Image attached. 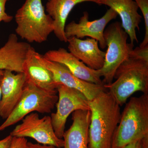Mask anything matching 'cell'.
<instances>
[{
	"label": "cell",
	"mask_w": 148,
	"mask_h": 148,
	"mask_svg": "<svg viewBox=\"0 0 148 148\" xmlns=\"http://www.w3.org/2000/svg\"><path fill=\"white\" fill-rule=\"evenodd\" d=\"M142 143L143 148H148V137L143 139Z\"/></svg>",
	"instance_id": "26"
},
{
	"label": "cell",
	"mask_w": 148,
	"mask_h": 148,
	"mask_svg": "<svg viewBox=\"0 0 148 148\" xmlns=\"http://www.w3.org/2000/svg\"><path fill=\"white\" fill-rule=\"evenodd\" d=\"M71 127L65 131L63 148H88L90 110H78L72 113Z\"/></svg>",
	"instance_id": "17"
},
{
	"label": "cell",
	"mask_w": 148,
	"mask_h": 148,
	"mask_svg": "<svg viewBox=\"0 0 148 148\" xmlns=\"http://www.w3.org/2000/svg\"><path fill=\"white\" fill-rule=\"evenodd\" d=\"M69 52L88 67L95 70L103 68L106 52L99 48L98 41L87 38L82 40L75 37L68 39Z\"/></svg>",
	"instance_id": "13"
},
{
	"label": "cell",
	"mask_w": 148,
	"mask_h": 148,
	"mask_svg": "<svg viewBox=\"0 0 148 148\" xmlns=\"http://www.w3.org/2000/svg\"><path fill=\"white\" fill-rule=\"evenodd\" d=\"M21 121L22 122L10 132L12 137L30 138L42 145L59 148L64 147V140L56 135L50 116H45L40 118L38 113L32 112Z\"/></svg>",
	"instance_id": "7"
},
{
	"label": "cell",
	"mask_w": 148,
	"mask_h": 148,
	"mask_svg": "<svg viewBox=\"0 0 148 148\" xmlns=\"http://www.w3.org/2000/svg\"><path fill=\"white\" fill-rule=\"evenodd\" d=\"M13 137L10 135L0 140V148H10Z\"/></svg>",
	"instance_id": "23"
},
{
	"label": "cell",
	"mask_w": 148,
	"mask_h": 148,
	"mask_svg": "<svg viewBox=\"0 0 148 148\" xmlns=\"http://www.w3.org/2000/svg\"><path fill=\"white\" fill-rule=\"evenodd\" d=\"M3 71H1V70H0V76H1V75L2 72ZM1 88H0V101H1Z\"/></svg>",
	"instance_id": "27"
},
{
	"label": "cell",
	"mask_w": 148,
	"mask_h": 148,
	"mask_svg": "<svg viewBox=\"0 0 148 148\" xmlns=\"http://www.w3.org/2000/svg\"><path fill=\"white\" fill-rule=\"evenodd\" d=\"M90 2L101 5L100 0H48L45 11L54 23L53 33L61 41L67 42L65 34L66 21L72 10L78 4Z\"/></svg>",
	"instance_id": "18"
},
{
	"label": "cell",
	"mask_w": 148,
	"mask_h": 148,
	"mask_svg": "<svg viewBox=\"0 0 148 148\" xmlns=\"http://www.w3.org/2000/svg\"><path fill=\"white\" fill-rule=\"evenodd\" d=\"M137 3L138 8H140L143 14L145 26V34L143 42L140 45V47H142L148 45V0H134Z\"/></svg>",
	"instance_id": "19"
},
{
	"label": "cell",
	"mask_w": 148,
	"mask_h": 148,
	"mask_svg": "<svg viewBox=\"0 0 148 148\" xmlns=\"http://www.w3.org/2000/svg\"><path fill=\"white\" fill-rule=\"evenodd\" d=\"M130 57H135L148 61V45L144 47L133 49L130 54Z\"/></svg>",
	"instance_id": "20"
},
{
	"label": "cell",
	"mask_w": 148,
	"mask_h": 148,
	"mask_svg": "<svg viewBox=\"0 0 148 148\" xmlns=\"http://www.w3.org/2000/svg\"><path fill=\"white\" fill-rule=\"evenodd\" d=\"M57 93V90H45L31 82L26 81L19 102L9 116L0 125V132L16 124L31 113H50L58 101Z\"/></svg>",
	"instance_id": "5"
},
{
	"label": "cell",
	"mask_w": 148,
	"mask_h": 148,
	"mask_svg": "<svg viewBox=\"0 0 148 148\" xmlns=\"http://www.w3.org/2000/svg\"><path fill=\"white\" fill-rule=\"evenodd\" d=\"M14 18L16 34L29 43L46 41L54 30L53 19L46 12L42 0H26Z\"/></svg>",
	"instance_id": "4"
},
{
	"label": "cell",
	"mask_w": 148,
	"mask_h": 148,
	"mask_svg": "<svg viewBox=\"0 0 148 148\" xmlns=\"http://www.w3.org/2000/svg\"><path fill=\"white\" fill-rule=\"evenodd\" d=\"M104 37L108 48L104 65L99 71L103 83L109 84L113 82L117 69L130 57L134 45L127 43L128 35L119 21L109 25L104 31Z\"/></svg>",
	"instance_id": "6"
},
{
	"label": "cell",
	"mask_w": 148,
	"mask_h": 148,
	"mask_svg": "<svg viewBox=\"0 0 148 148\" xmlns=\"http://www.w3.org/2000/svg\"><path fill=\"white\" fill-rule=\"evenodd\" d=\"M31 47L29 43L19 41L16 34H10L0 48V70L23 73V64Z\"/></svg>",
	"instance_id": "16"
},
{
	"label": "cell",
	"mask_w": 148,
	"mask_h": 148,
	"mask_svg": "<svg viewBox=\"0 0 148 148\" xmlns=\"http://www.w3.org/2000/svg\"><path fill=\"white\" fill-rule=\"evenodd\" d=\"M101 5L108 6L119 15L121 26L130 38V43H138L136 29L140 30L142 16L138 12V7L134 0H100Z\"/></svg>",
	"instance_id": "14"
},
{
	"label": "cell",
	"mask_w": 148,
	"mask_h": 148,
	"mask_svg": "<svg viewBox=\"0 0 148 148\" xmlns=\"http://www.w3.org/2000/svg\"><path fill=\"white\" fill-rule=\"evenodd\" d=\"M117 16L116 12L110 8L101 18L90 21L88 12H84L78 23L73 21L66 25L65 36L68 39L73 37L79 39L89 37L98 41L101 48L105 49L107 45L104 37V31L107 24Z\"/></svg>",
	"instance_id": "9"
},
{
	"label": "cell",
	"mask_w": 148,
	"mask_h": 148,
	"mask_svg": "<svg viewBox=\"0 0 148 148\" xmlns=\"http://www.w3.org/2000/svg\"><path fill=\"white\" fill-rule=\"evenodd\" d=\"M43 56L49 61L64 65L80 79L95 84H105L101 79L102 75L99 70L88 67L64 48L48 51Z\"/></svg>",
	"instance_id": "12"
},
{
	"label": "cell",
	"mask_w": 148,
	"mask_h": 148,
	"mask_svg": "<svg viewBox=\"0 0 148 148\" xmlns=\"http://www.w3.org/2000/svg\"><path fill=\"white\" fill-rule=\"evenodd\" d=\"M24 73L4 70L0 76L1 99L0 117L6 119L11 113L21 98L26 83Z\"/></svg>",
	"instance_id": "11"
},
{
	"label": "cell",
	"mask_w": 148,
	"mask_h": 148,
	"mask_svg": "<svg viewBox=\"0 0 148 148\" xmlns=\"http://www.w3.org/2000/svg\"><path fill=\"white\" fill-rule=\"evenodd\" d=\"M114 79L104 86L120 106L135 92L148 94V61L129 57L117 69Z\"/></svg>",
	"instance_id": "3"
},
{
	"label": "cell",
	"mask_w": 148,
	"mask_h": 148,
	"mask_svg": "<svg viewBox=\"0 0 148 148\" xmlns=\"http://www.w3.org/2000/svg\"><path fill=\"white\" fill-rule=\"evenodd\" d=\"M89 106L88 148H112L121 116V106L108 91L89 101Z\"/></svg>",
	"instance_id": "1"
},
{
	"label": "cell",
	"mask_w": 148,
	"mask_h": 148,
	"mask_svg": "<svg viewBox=\"0 0 148 148\" xmlns=\"http://www.w3.org/2000/svg\"><path fill=\"white\" fill-rule=\"evenodd\" d=\"M27 142L26 138L13 137L10 148H25Z\"/></svg>",
	"instance_id": "22"
},
{
	"label": "cell",
	"mask_w": 148,
	"mask_h": 148,
	"mask_svg": "<svg viewBox=\"0 0 148 148\" xmlns=\"http://www.w3.org/2000/svg\"><path fill=\"white\" fill-rule=\"evenodd\" d=\"M39 59L52 73L56 82L79 90L89 101H92L102 92L108 91L105 87V84H95L80 79L73 75L64 65L49 61L40 53Z\"/></svg>",
	"instance_id": "10"
},
{
	"label": "cell",
	"mask_w": 148,
	"mask_h": 148,
	"mask_svg": "<svg viewBox=\"0 0 148 148\" xmlns=\"http://www.w3.org/2000/svg\"><path fill=\"white\" fill-rule=\"evenodd\" d=\"M39 54L32 46L27 52L23 66L27 80L45 90H57L60 84L56 82L52 73L40 62Z\"/></svg>",
	"instance_id": "15"
},
{
	"label": "cell",
	"mask_w": 148,
	"mask_h": 148,
	"mask_svg": "<svg viewBox=\"0 0 148 148\" xmlns=\"http://www.w3.org/2000/svg\"><path fill=\"white\" fill-rule=\"evenodd\" d=\"M148 137V94L126 103L113 140L112 148H122Z\"/></svg>",
	"instance_id": "2"
},
{
	"label": "cell",
	"mask_w": 148,
	"mask_h": 148,
	"mask_svg": "<svg viewBox=\"0 0 148 148\" xmlns=\"http://www.w3.org/2000/svg\"><path fill=\"white\" fill-rule=\"evenodd\" d=\"M9 0H0V23H8L13 20V16L9 15L5 11L6 3Z\"/></svg>",
	"instance_id": "21"
},
{
	"label": "cell",
	"mask_w": 148,
	"mask_h": 148,
	"mask_svg": "<svg viewBox=\"0 0 148 148\" xmlns=\"http://www.w3.org/2000/svg\"><path fill=\"white\" fill-rule=\"evenodd\" d=\"M117 148H143L142 140L130 143L123 147Z\"/></svg>",
	"instance_id": "25"
},
{
	"label": "cell",
	"mask_w": 148,
	"mask_h": 148,
	"mask_svg": "<svg viewBox=\"0 0 148 148\" xmlns=\"http://www.w3.org/2000/svg\"><path fill=\"white\" fill-rule=\"evenodd\" d=\"M25 148H59L54 146L42 145V144H35L31 142H27Z\"/></svg>",
	"instance_id": "24"
},
{
	"label": "cell",
	"mask_w": 148,
	"mask_h": 148,
	"mask_svg": "<svg viewBox=\"0 0 148 148\" xmlns=\"http://www.w3.org/2000/svg\"><path fill=\"white\" fill-rule=\"evenodd\" d=\"M58 100L56 110L51 116V122L56 135L63 139L67 119L71 114L78 110H90L89 101L79 90L58 85L57 88Z\"/></svg>",
	"instance_id": "8"
}]
</instances>
